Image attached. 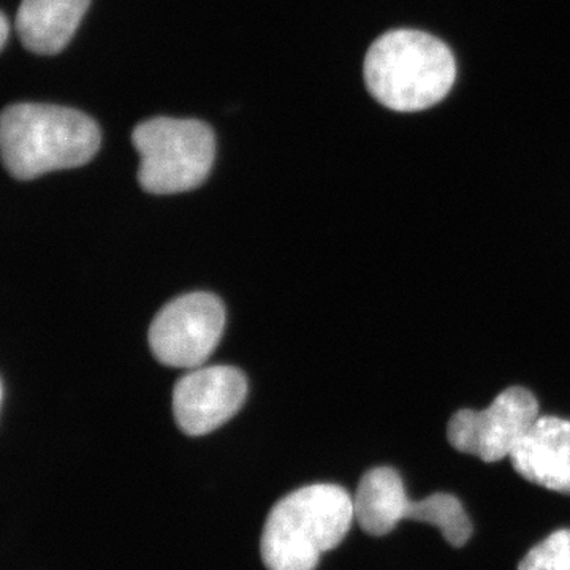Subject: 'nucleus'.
<instances>
[{"label":"nucleus","instance_id":"nucleus-1","mask_svg":"<svg viewBox=\"0 0 570 570\" xmlns=\"http://www.w3.org/2000/svg\"><path fill=\"white\" fill-rule=\"evenodd\" d=\"M99 126L85 112L47 104H14L0 118L3 165L18 179L82 167L100 148Z\"/></svg>","mask_w":570,"mask_h":570},{"label":"nucleus","instance_id":"nucleus-2","mask_svg":"<svg viewBox=\"0 0 570 570\" xmlns=\"http://www.w3.org/2000/svg\"><path fill=\"white\" fill-rule=\"evenodd\" d=\"M354 520V499L343 487H303L269 512L262 560L268 570H316L322 554L343 542Z\"/></svg>","mask_w":570,"mask_h":570},{"label":"nucleus","instance_id":"nucleus-3","mask_svg":"<svg viewBox=\"0 0 570 570\" xmlns=\"http://www.w3.org/2000/svg\"><path fill=\"white\" fill-rule=\"evenodd\" d=\"M455 80L453 52L431 33L396 29L379 37L367 50V89L390 110H426L448 96Z\"/></svg>","mask_w":570,"mask_h":570},{"label":"nucleus","instance_id":"nucleus-4","mask_svg":"<svg viewBox=\"0 0 570 570\" xmlns=\"http://www.w3.org/2000/svg\"><path fill=\"white\" fill-rule=\"evenodd\" d=\"M132 142L140 156L138 183L149 194L186 193L212 171L216 138L198 119L154 118L138 124Z\"/></svg>","mask_w":570,"mask_h":570},{"label":"nucleus","instance_id":"nucleus-5","mask_svg":"<svg viewBox=\"0 0 570 570\" xmlns=\"http://www.w3.org/2000/svg\"><path fill=\"white\" fill-rule=\"evenodd\" d=\"M539 401L531 390L510 387L483 411L461 409L448 425L453 449L485 463L510 459L538 422Z\"/></svg>","mask_w":570,"mask_h":570},{"label":"nucleus","instance_id":"nucleus-6","mask_svg":"<svg viewBox=\"0 0 570 570\" xmlns=\"http://www.w3.org/2000/svg\"><path fill=\"white\" fill-rule=\"evenodd\" d=\"M225 309L217 296L195 292L165 305L149 328L154 356L171 367H200L219 344Z\"/></svg>","mask_w":570,"mask_h":570},{"label":"nucleus","instance_id":"nucleus-7","mask_svg":"<svg viewBox=\"0 0 570 570\" xmlns=\"http://www.w3.org/2000/svg\"><path fill=\"white\" fill-rule=\"evenodd\" d=\"M246 395L245 374L236 367H195L175 385L176 423L189 436H204L234 417Z\"/></svg>","mask_w":570,"mask_h":570},{"label":"nucleus","instance_id":"nucleus-8","mask_svg":"<svg viewBox=\"0 0 570 570\" xmlns=\"http://www.w3.org/2000/svg\"><path fill=\"white\" fill-rule=\"evenodd\" d=\"M510 461L528 482L570 497V420L539 417Z\"/></svg>","mask_w":570,"mask_h":570},{"label":"nucleus","instance_id":"nucleus-9","mask_svg":"<svg viewBox=\"0 0 570 570\" xmlns=\"http://www.w3.org/2000/svg\"><path fill=\"white\" fill-rule=\"evenodd\" d=\"M91 6V0H21L17 32L29 51L40 56L61 52Z\"/></svg>","mask_w":570,"mask_h":570},{"label":"nucleus","instance_id":"nucleus-10","mask_svg":"<svg viewBox=\"0 0 570 570\" xmlns=\"http://www.w3.org/2000/svg\"><path fill=\"white\" fill-rule=\"evenodd\" d=\"M403 479L393 468H374L360 480L355 520L371 535H385L404 519L407 502Z\"/></svg>","mask_w":570,"mask_h":570},{"label":"nucleus","instance_id":"nucleus-11","mask_svg":"<svg viewBox=\"0 0 570 570\" xmlns=\"http://www.w3.org/2000/svg\"><path fill=\"white\" fill-rule=\"evenodd\" d=\"M519 570H570V530L551 532L549 538L532 547Z\"/></svg>","mask_w":570,"mask_h":570},{"label":"nucleus","instance_id":"nucleus-12","mask_svg":"<svg viewBox=\"0 0 570 570\" xmlns=\"http://www.w3.org/2000/svg\"><path fill=\"white\" fill-rule=\"evenodd\" d=\"M10 24L7 20L6 13L0 17V45L6 48L7 41H9Z\"/></svg>","mask_w":570,"mask_h":570}]
</instances>
